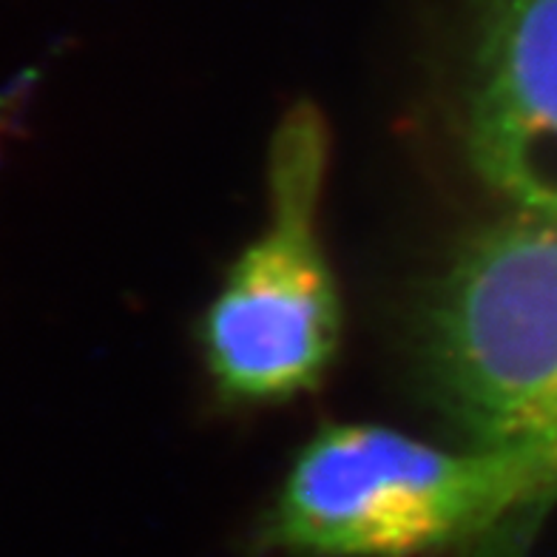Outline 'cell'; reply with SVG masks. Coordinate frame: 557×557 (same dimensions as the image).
Returning a JSON list of instances; mask_svg holds the SVG:
<instances>
[{"label":"cell","mask_w":557,"mask_h":557,"mask_svg":"<svg viewBox=\"0 0 557 557\" xmlns=\"http://www.w3.org/2000/svg\"><path fill=\"white\" fill-rule=\"evenodd\" d=\"M557 495L527 449H444L373 424L324 426L296 455L264 543L294 557H418L523 527Z\"/></svg>","instance_id":"obj_1"},{"label":"cell","mask_w":557,"mask_h":557,"mask_svg":"<svg viewBox=\"0 0 557 557\" xmlns=\"http://www.w3.org/2000/svg\"><path fill=\"white\" fill-rule=\"evenodd\" d=\"M421 356L470 447L557 467V220L518 211L455 250L424 301Z\"/></svg>","instance_id":"obj_2"},{"label":"cell","mask_w":557,"mask_h":557,"mask_svg":"<svg viewBox=\"0 0 557 557\" xmlns=\"http://www.w3.org/2000/svg\"><path fill=\"white\" fill-rule=\"evenodd\" d=\"M327 143L313 106H296L273 134L268 222L227 268L202 322L208 373L227 401H287L333 364L342 301L319 234Z\"/></svg>","instance_id":"obj_3"},{"label":"cell","mask_w":557,"mask_h":557,"mask_svg":"<svg viewBox=\"0 0 557 557\" xmlns=\"http://www.w3.org/2000/svg\"><path fill=\"white\" fill-rule=\"evenodd\" d=\"M463 146L521 213L557 220V0H455Z\"/></svg>","instance_id":"obj_4"}]
</instances>
